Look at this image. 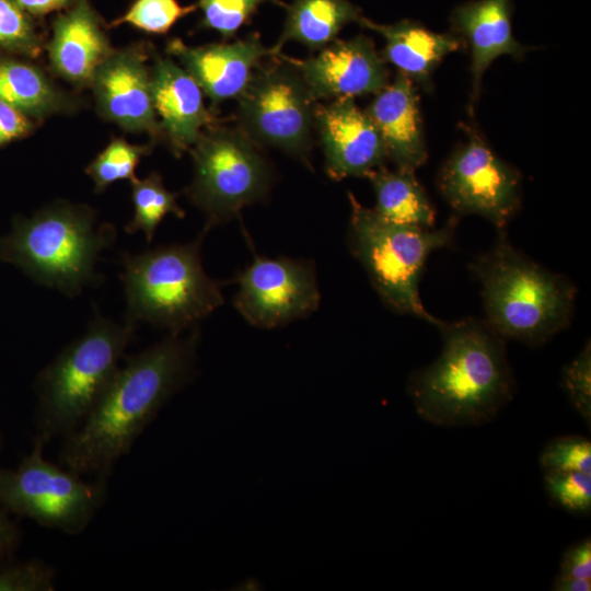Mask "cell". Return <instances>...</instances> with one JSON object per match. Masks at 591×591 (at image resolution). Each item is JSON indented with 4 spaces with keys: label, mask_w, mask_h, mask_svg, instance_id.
<instances>
[{
    "label": "cell",
    "mask_w": 591,
    "mask_h": 591,
    "mask_svg": "<svg viewBox=\"0 0 591 591\" xmlns=\"http://www.w3.org/2000/svg\"><path fill=\"white\" fill-rule=\"evenodd\" d=\"M199 343L196 327L170 334L129 357L61 451L65 467L106 478L163 405L190 380Z\"/></svg>",
    "instance_id": "1"
},
{
    "label": "cell",
    "mask_w": 591,
    "mask_h": 591,
    "mask_svg": "<svg viewBox=\"0 0 591 591\" xmlns=\"http://www.w3.org/2000/svg\"><path fill=\"white\" fill-rule=\"evenodd\" d=\"M439 331L441 354L408 381L407 392L417 414L447 428L490 421L514 391L503 338L486 321L475 317L443 322Z\"/></svg>",
    "instance_id": "2"
},
{
    "label": "cell",
    "mask_w": 591,
    "mask_h": 591,
    "mask_svg": "<svg viewBox=\"0 0 591 591\" xmlns=\"http://www.w3.org/2000/svg\"><path fill=\"white\" fill-rule=\"evenodd\" d=\"M470 270L482 287L485 321L503 339L538 346L569 326L576 286L518 251L506 230Z\"/></svg>",
    "instance_id": "3"
},
{
    "label": "cell",
    "mask_w": 591,
    "mask_h": 591,
    "mask_svg": "<svg viewBox=\"0 0 591 591\" xmlns=\"http://www.w3.org/2000/svg\"><path fill=\"white\" fill-rule=\"evenodd\" d=\"M115 236L113 225L96 227L90 207L58 201L31 218H15L12 232L0 237V258L40 285L76 296L100 280L94 264Z\"/></svg>",
    "instance_id": "4"
},
{
    "label": "cell",
    "mask_w": 591,
    "mask_h": 591,
    "mask_svg": "<svg viewBox=\"0 0 591 591\" xmlns=\"http://www.w3.org/2000/svg\"><path fill=\"white\" fill-rule=\"evenodd\" d=\"M207 230L185 244L159 246L121 258L127 321L182 334L223 303L220 285L204 270L200 246Z\"/></svg>",
    "instance_id": "5"
},
{
    "label": "cell",
    "mask_w": 591,
    "mask_h": 591,
    "mask_svg": "<svg viewBox=\"0 0 591 591\" xmlns=\"http://www.w3.org/2000/svg\"><path fill=\"white\" fill-rule=\"evenodd\" d=\"M136 325L96 314L86 332L63 348L37 379V440L73 432L119 368Z\"/></svg>",
    "instance_id": "6"
},
{
    "label": "cell",
    "mask_w": 591,
    "mask_h": 591,
    "mask_svg": "<svg viewBox=\"0 0 591 591\" xmlns=\"http://www.w3.org/2000/svg\"><path fill=\"white\" fill-rule=\"evenodd\" d=\"M351 216L348 243L382 301L438 328L443 321L431 315L419 296V280L428 256L453 243L457 216L439 228H420L382 219L348 193Z\"/></svg>",
    "instance_id": "7"
},
{
    "label": "cell",
    "mask_w": 591,
    "mask_h": 591,
    "mask_svg": "<svg viewBox=\"0 0 591 591\" xmlns=\"http://www.w3.org/2000/svg\"><path fill=\"white\" fill-rule=\"evenodd\" d=\"M189 199L201 209L205 230L224 223L266 197L271 171L259 147L239 128L210 126L192 147Z\"/></svg>",
    "instance_id": "8"
},
{
    "label": "cell",
    "mask_w": 591,
    "mask_h": 591,
    "mask_svg": "<svg viewBox=\"0 0 591 591\" xmlns=\"http://www.w3.org/2000/svg\"><path fill=\"white\" fill-rule=\"evenodd\" d=\"M45 443L34 448L14 470L0 468V507L9 513L77 535L103 503L106 478L86 482L65 466L45 460Z\"/></svg>",
    "instance_id": "9"
},
{
    "label": "cell",
    "mask_w": 591,
    "mask_h": 591,
    "mask_svg": "<svg viewBox=\"0 0 591 591\" xmlns=\"http://www.w3.org/2000/svg\"><path fill=\"white\" fill-rule=\"evenodd\" d=\"M259 65L239 96V129L258 147L306 160L315 127L316 101L298 69L285 56Z\"/></svg>",
    "instance_id": "10"
},
{
    "label": "cell",
    "mask_w": 591,
    "mask_h": 591,
    "mask_svg": "<svg viewBox=\"0 0 591 591\" xmlns=\"http://www.w3.org/2000/svg\"><path fill=\"white\" fill-rule=\"evenodd\" d=\"M437 184L457 215H477L506 230L521 206V176L473 134L442 165Z\"/></svg>",
    "instance_id": "11"
},
{
    "label": "cell",
    "mask_w": 591,
    "mask_h": 591,
    "mask_svg": "<svg viewBox=\"0 0 591 591\" xmlns=\"http://www.w3.org/2000/svg\"><path fill=\"white\" fill-rule=\"evenodd\" d=\"M235 281L233 305L251 325L275 328L313 313L321 293L311 262L255 254Z\"/></svg>",
    "instance_id": "12"
},
{
    "label": "cell",
    "mask_w": 591,
    "mask_h": 591,
    "mask_svg": "<svg viewBox=\"0 0 591 591\" xmlns=\"http://www.w3.org/2000/svg\"><path fill=\"white\" fill-rule=\"evenodd\" d=\"M286 59L298 69L316 102L375 95L390 82L386 62L364 35L335 39L305 59Z\"/></svg>",
    "instance_id": "13"
},
{
    "label": "cell",
    "mask_w": 591,
    "mask_h": 591,
    "mask_svg": "<svg viewBox=\"0 0 591 591\" xmlns=\"http://www.w3.org/2000/svg\"><path fill=\"white\" fill-rule=\"evenodd\" d=\"M315 129L326 173L335 181L367 177L387 160L375 125L354 99H334L328 104H316Z\"/></svg>",
    "instance_id": "14"
},
{
    "label": "cell",
    "mask_w": 591,
    "mask_h": 591,
    "mask_svg": "<svg viewBox=\"0 0 591 591\" xmlns=\"http://www.w3.org/2000/svg\"><path fill=\"white\" fill-rule=\"evenodd\" d=\"M140 48L112 51L91 81L101 114L128 131L161 132L154 109L151 71Z\"/></svg>",
    "instance_id": "15"
},
{
    "label": "cell",
    "mask_w": 591,
    "mask_h": 591,
    "mask_svg": "<svg viewBox=\"0 0 591 591\" xmlns=\"http://www.w3.org/2000/svg\"><path fill=\"white\" fill-rule=\"evenodd\" d=\"M166 51L176 57L213 104L239 99L265 57H274L259 34L251 33L232 43L188 46L178 38Z\"/></svg>",
    "instance_id": "16"
},
{
    "label": "cell",
    "mask_w": 591,
    "mask_h": 591,
    "mask_svg": "<svg viewBox=\"0 0 591 591\" xmlns=\"http://www.w3.org/2000/svg\"><path fill=\"white\" fill-rule=\"evenodd\" d=\"M153 104L161 131L175 155L199 139L216 118L206 108L202 91L189 73L169 57L155 56L150 69Z\"/></svg>",
    "instance_id": "17"
},
{
    "label": "cell",
    "mask_w": 591,
    "mask_h": 591,
    "mask_svg": "<svg viewBox=\"0 0 591 591\" xmlns=\"http://www.w3.org/2000/svg\"><path fill=\"white\" fill-rule=\"evenodd\" d=\"M414 82L398 72L364 109L375 125L386 157L398 170L415 172L428 157Z\"/></svg>",
    "instance_id": "18"
},
{
    "label": "cell",
    "mask_w": 591,
    "mask_h": 591,
    "mask_svg": "<svg viewBox=\"0 0 591 591\" xmlns=\"http://www.w3.org/2000/svg\"><path fill=\"white\" fill-rule=\"evenodd\" d=\"M510 0H476L455 8L451 23L470 46L472 62L471 107L476 102L484 72L502 55L521 58L526 47L512 34Z\"/></svg>",
    "instance_id": "19"
},
{
    "label": "cell",
    "mask_w": 591,
    "mask_h": 591,
    "mask_svg": "<svg viewBox=\"0 0 591 591\" xmlns=\"http://www.w3.org/2000/svg\"><path fill=\"white\" fill-rule=\"evenodd\" d=\"M99 21L85 0L59 16L49 45L53 69L73 84L91 83L97 67L112 53Z\"/></svg>",
    "instance_id": "20"
},
{
    "label": "cell",
    "mask_w": 591,
    "mask_h": 591,
    "mask_svg": "<svg viewBox=\"0 0 591 591\" xmlns=\"http://www.w3.org/2000/svg\"><path fill=\"white\" fill-rule=\"evenodd\" d=\"M384 38L382 58L398 72L429 90L431 77L440 62L462 46V38L452 33H436L421 24L403 20L379 24L364 16L359 22Z\"/></svg>",
    "instance_id": "21"
},
{
    "label": "cell",
    "mask_w": 591,
    "mask_h": 591,
    "mask_svg": "<svg viewBox=\"0 0 591 591\" xmlns=\"http://www.w3.org/2000/svg\"><path fill=\"white\" fill-rule=\"evenodd\" d=\"M285 8L282 33L270 47L274 57L291 40L318 51L337 39L344 26L362 16L359 7L349 0H292Z\"/></svg>",
    "instance_id": "22"
},
{
    "label": "cell",
    "mask_w": 591,
    "mask_h": 591,
    "mask_svg": "<svg viewBox=\"0 0 591 591\" xmlns=\"http://www.w3.org/2000/svg\"><path fill=\"white\" fill-rule=\"evenodd\" d=\"M369 178L374 195L373 210L382 219L420 228H433L434 209L414 172L382 165Z\"/></svg>",
    "instance_id": "23"
},
{
    "label": "cell",
    "mask_w": 591,
    "mask_h": 591,
    "mask_svg": "<svg viewBox=\"0 0 591 591\" xmlns=\"http://www.w3.org/2000/svg\"><path fill=\"white\" fill-rule=\"evenodd\" d=\"M0 100L26 116L51 114L63 102L38 68L11 59H0Z\"/></svg>",
    "instance_id": "24"
},
{
    "label": "cell",
    "mask_w": 591,
    "mask_h": 591,
    "mask_svg": "<svg viewBox=\"0 0 591 591\" xmlns=\"http://www.w3.org/2000/svg\"><path fill=\"white\" fill-rule=\"evenodd\" d=\"M177 194L170 192L158 173L131 181L134 216L125 230L132 234L142 231L150 243L155 231L167 213L184 218L185 212L176 202Z\"/></svg>",
    "instance_id": "25"
},
{
    "label": "cell",
    "mask_w": 591,
    "mask_h": 591,
    "mask_svg": "<svg viewBox=\"0 0 591 591\" xmlns=\"http://www.w3.org/2000/svg\"><path fill=\"white\" fill-rule=\"evenodd\" d=\"M149 152L150 148L147 146L114 139L86 166L85 172L93 179L95 190L103 192L115 182L136 178V167L140 159Z\"/></svg>",
    "instance_id": "26"
},
{
    "label": "cell",
    "mask_w": 591,
    "mask_h": 591,
    "mask_svg": "<svg viewBox=\"0 0 591 591\" xmlns=\"http://www.w3.org/2000/svg\"><path fill=\"white\" fill-rule=\"evenodd\" d=\"M266 2L286 5L280 0H198L197 7L201 11L200 25L229 40Z\"/></svg>",
    "instance_id": "27"
},
{
    "label": "cell",
    "mask_w": 591,
    "mask_h": 591,
    "mask_svg": "<svg viewBox=\"0 0 591 591\" xmlns=\"http://www.w3.org/2000/svg\"><path fill=\"white\" fill-rule=\"evenodd\" d=\"M196 5L182 7L177 0H136L115 24L127 23L152 34L166 33Z\"/></svg>",
    "instance_id": "28"
},
{
    "label": "cell",
    "mask_w": 591,
    "mask_h": 591,
    "mask_svg": "<svg viewBox=\"0 0 591 591\" xmlns=\"http://www.w3.org/2000/svg\"><path fill=\"white\" fill-rule=\"evenodd\" d=\"M544 485L551 499L575 514L591 511V474L582 472H545Z\"/></svg>",
    "instance_id": "29"
},
{
    "label": "cell",
    "mask_w": 591,
    "mask_h": 591,
    "mask_svg": "<svg viewBox=\"0 0 591 591\" xmlns=\"http://www.w3.org/2000/svg\"><path fill=\"white\" fill-rule=\"evenodd\" d=\"M540 464L545 472L591 474V442L582 436H565L549 441L542 450Z\"/></svg>",
    "instance_id": "30"
},
{
    "label": "cell",
    "mask_w": 591,
    "mask_h": 591,
    "mask_svg": "<svg viewBox=\"0 0 591 591\" xmlns=\"http://www.w3.org/2000/svg\"><path fill=\"white\" fill-rule=\"evenodd\" d=\"M0 47L27 55L39 51L34 28L15 0H0Z\"/></svg>",
    "instance_id": "31"
},
{
    "label": "cell",
    "mask_w": 591,
    "mask_h": 591,
    "mask_svg": "<svg viewBox=\"0 0 591 591\" xmlns=\"http://www.w3.org/2000/svg\"><path fill=\"white\" fill-rule=\"evenodd\" d=\"M563 387L580 416L591 421V346L588 340L579 355L563 369Z\"/></svg>",
    "instance_id": "32"
},
{
    "label": "cell",
    "mask_w": 591,
    "mask_h": 591,
    "mask_svg": "<svg viewBox=\"0 0 591 591\" xmlns=\"http://www.w3.org/2000/svg\"><path fill=\"white\" fill-rule=\"evenodd\" d=\"M55 571L47 564L31 560L0 569V591H54Z\"/></svg>",
    "instance_id": "33"
},
{
    "label": "cell",
    "mask_w": 591,
    "mask_h": 591,
    "mask_svg": "<svg viewBox=\"0 0 591 591\" xmlns=\"http://www.w3.org/2000/svg\"><path fill=\"white\" fill-rule=\"evenodd\" d=\"M561 577L591 580V541L587 537L571 545L563 555L559 573Z\"/></svg>",
    "instance_id": "34"
},
{
    "label": "cell",
    "mask_w": 591,
    "mask_h": 591,
    "mask_svg": "<svg viewBox=\"0 0 591 591\" xmlns=\"http://www.w3.org/2000/svg\"><path fill=\"white\" fill-rule=\"evenodd\" d=\"M30 128L26 115L0 100V144L25 135Z\"/></svg>",
    "instance_id": "35"
},
{
    "label": "cell",
    "mask_w": 591,
    "mask_h": 591,
    "mask_svg": "<svg viewBox=\"0 0 591 591\" xmlns=\"http://www.w3.org/2000/svg\"><path fill=\"white\" fill-rule=\"evenodd\" d=\"M26 12L42 15L55 10L62 9L77 0H15Z\"/></svg>",
    "instance_id": "36"
},
{
    "label": "cell",
    "mask_w": 591,
    "mask_h": 591,
    "mask_svg": "<svg viewBox=\"0 0 591 591\" xmlns=\"http://www.w3.org/2000/svg\"><path fill=\"white\" fill-rule=\"evenodd\" d=\"M18 532L3 509H0V558L10 552L16 542Z\"/></svg>",
    "instance_id": "37"
},
{
    "label": "cell",
    "mask_w": 591,
    "mask_h": 591,
    "mask_svg": "<svg viewBox=\"0 0 591 591\" xmlns=\"http://www.w3.org/2000/svg\"><path fill=\"white\" fill-rule=\"evenodd\" d=\"M552 589L555 591H590L591 580L557 576Z\"/></svg>",
    "instance_id": "38"
}]
</instances>
